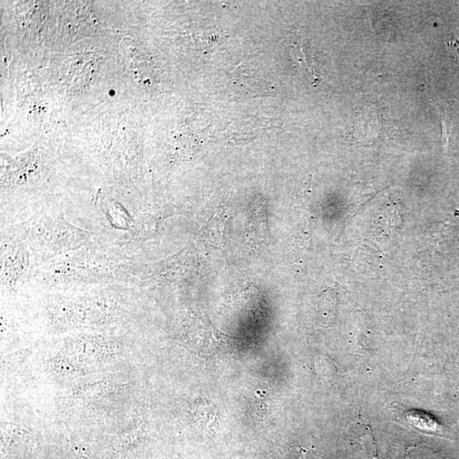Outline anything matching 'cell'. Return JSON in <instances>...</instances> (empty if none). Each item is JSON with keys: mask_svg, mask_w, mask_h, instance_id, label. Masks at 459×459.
<instances>
[{"mask_svg": "<svg viewBox=\"0 0 459 459\" xmlns=\"http://www.w3.org/2000/svg\"><path fill=\"white\" fill-rule=\"evenodd\" d=\"M1 242L2 284L15 290L32 279L37 267L28 247L11 230L4 232Z\"/></svg>", "mask_w": 459, "mask_h": 459, "instance_id": "obj_3", "label": "cell"}, {"mask_svg": "<svg viewBox=\"0 0 459 459\" xmlns=\"http://www.w3.org/2000/svg\"><path fill=\"white\" fill-rule=\"evenodd\" d=\"M119 241L93 239L80 249L37 268L32 279L51 288L134 280L138 266Z\"/></svg>", "mask_w": 459, "mask_h": 459, "instance_id": "obj_1", "label": "cell"}, {"mask_svg": "<svg viewBox=\"0 0 459 459\" xmlns=\"http://www.w3.org/2000/svg\"><path fill=\"white\" fill-rule=\"evenodd\" d=\"M409 422L412 423L414 426L422 428L426 431H436L439 428L440 426L437 420L432 417L431 415L423 412H418V411H413L406 416Z\"/></svg>", "mask_w": 459, "mask_h": 459, "instance_id": "obj_5", "label": "cell"}, {"mask_svg": "<svg viewBox=\"0 0 459 459\" xmlns=\"http://www.w3.org/2000/svg\"><path fill=\"white\" fill-rule=\"evenodd\" d=\"M11 231L23 240L40 267L80 249L94 238V233L69 223L63 207H42Z\"/></svg>", "mask_w": 459, "mask_h": 459, "instance_id": "obj_2", "label": "cell"}, {"mask_svg": "<svg viewBox=\"0 0 459 459\" xmlns=\"http://www.w3.org/2000/svg\"><path fill=\"white\" fill-rule=\"evenodd\" d=\"M194 426L207 435L215 434L219 428V414L216 406L207 400H198L190 410Z\"/></svg>", "mask_w": 459, "mask_h": 459, "instance_id": "obj_4", "label": "cell"}, {"mask_svg": "<svg viewBox=\"0 0 459 459\" xmlns=\"http://www.w3.org/2000/svg\"><path fill=\"white\" fill-rule=\"evenodd\" d=\"M448 48L451 50L452 53L456 56V58L459 60V40L455 38L452 41L448 43Z\"/></svg>", "mask_w": 459, "mask_h": 459, "instance_id": "obj_6", "label": "cell"}]
</instances>
